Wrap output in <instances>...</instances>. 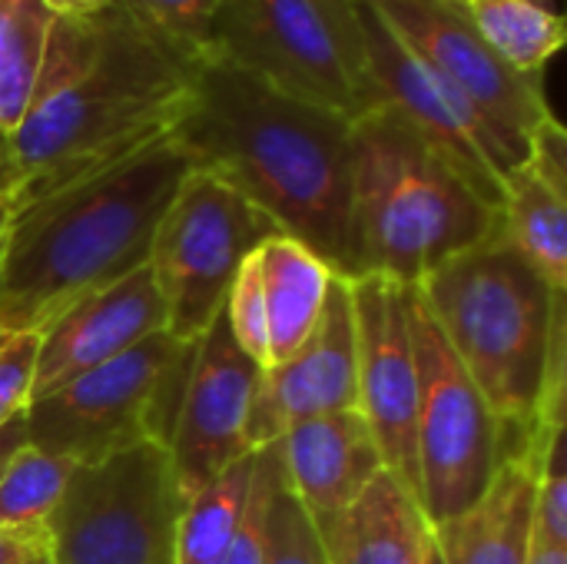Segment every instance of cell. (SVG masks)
Masks as SVG:
<instances>
[{"label": "cell", "instance_id": "12", "mask_svg": "<svg viewBox=\"0 0 567 564\" xmlns=\"http://www.w3.org/2000/svg\"><path fill=\"white\" fill-rule=\"evenodd\" d=\"M352 306L359 342V412L379 442L385 472H392L419 499V369L412 346V286L365 273L352 279Z\"/></svg>", "mask_w": 567, "mask_h": 564}, {"label": "cell", "instance_id": "28", "mask_svg": "<svg viewBox=\"0 0 567 564\" xmlns=\"http://www.w3.org/2000/svg\"><path fill=\"white\" fill-rule=\"evenodd\" d=\"M223 316H226L233 342L243 349V356H249V362L259 372H266L272 366V359H269V326H266V299H262L259 269H256V253L239 266V273L229 286Z\"/></svg>", "mask_w": 567, "mask_h": 564}, {"label": "cell", "instance_id": "11", "mask_svg": "<svg viewBox=\"0 0 567 564\" xmlns=\"http://www.w3.org/2000/svg\"><path fill=\"white\" fill-rule=\"evenodd\" d=\"M412 346L419 369V502L429 525H442L465 515L488 492L502 465V432L415 289Z\"/></svg>", "mask_w": 567, "mask_h": 564}, {"label": "cell", "instance_id": "8", "mask_svg": "<svg viewBox=\"0 0 567 564\" xmlns=\"http://www.w3.org/2000/svg\"><path fill=\"white\" fill-rule=\"evenodd\" d=\"M183 505L166 445L76 465L47 519L53 564H176Z\"/></svg>", "mask_w": 567, "mask_h": 564}, {"label": "cell", "instance_id": "35", "mask_svg": "<svg viewBox=\"0 0 567 564\" xmlns=\"http://www.w3.org/2000/svg\"><path fill=\"white\" fill-rule=\"evenodd\" d=\"M10 183H13V176H10V160H7V143L0 140V193H10Z\"/></svg>", "mask_w": 567, "mask_h": 564}, {"label": "cell", "instance_id": "36", "mask_svg": "<svg viewBox=\"0 0 567 564\" xmlns=\"http://www.w3.org/2000/svg\"><path fill=\"white\" fill-rule=\"evenodd\" d=\"M10 193H0V246H3V236H7V226H10Z\"/></svg>", "mask_w": 567, "mask_h": 564}, {"label": "cell", "instance_id": "37", "mask_svg": "<svg viewBox=\"0 0 567 564\" xmlns=\"http://www.w3.org/2000/svg\"><path fill=\"white\" fill-rule=\"evenodd\" d=\"M425 564H445L442 562V552H439V545H435V535L429 539V548H425Z\"/></svg>", "mask_w": 567, "mask_h": 564}, {"label": "cell", "instance_id": "30", "mask_svg": "<svg viewBox=\"0 0 567 564\" xmlns=\"http://www.w3.org/2000/svg\"><path fill=\"white\" fill-rule=\"evenodd\" d=\"M276 445V442H272ZM272 445L256 452V475L252 492L243 512V522L236 529L233 545L226 548L219 564H262V519H266V495H269V469H272Z\"/></svg>", "mask_w": 567, "mask_h": 564}, {"label": "cell", "instance_id": "5", "mask_svg": "<svg viewBox=\"0 0 567 564\" xmlns=\"http://www.w3.org/2000/svg\"><path fill=\"white\" fill-rule=\"evenodd\" d=\"M352 219L362 269L399 286L502 236V209L385 103L352 120Z\"/></svg>", "mask_w": 567, "mask_h": 564}, {"label": "cell", "instance_id": "21", "mask_svg": "<svg viewBox=\"0 0 567 564\" xmlns=\"http://www.w3.org/2000/svg\"><path fill=\"white\" fill-rule=\"evenodd\" d=\"M256 269L266 299L269 359L279 366L312 336L336 273L309 246L282 233L256 249Z\"/></svg>", "mask_w": 567, "mask_h": 564}, {"label": "cell", "instance_id": "26", "mask_svg": "<svg viewBox=\"0 0 567 564\" xmlns=\"http://www.w3.org/2000/svg\"><path fill=\"white\" fill-rule=\"evenodd\" d=\"M262 564H329L326 545L302 502L286 482L279 442L272 445L269 495L262 519Z\"/></svg>", "mask_w": 567, "mask_h": 564}, {"label": "cell", "instance_id": "10", "mask_svg": "<svg viewBox=\"0 0 567 564\" xmlns=\"http://www.w3.org/2000/svg\"><path fill=\"white\" fill-rule=\"evenodd\" d=\"M372 7L478 123L498 180L522 166L532 136L555 116L542 73H518L498 60L462 0H372Z\"/></svg>", "mask_w": 567, "mask_h": 564}, {"label": "cell", "instance_id": "34", "mask_svg": "<svg viewBox=\"0 0 567 564\" xmlns=\"http://www.w3.org/2000/svg\"><path fill=\"white\" fill-rule=\"evenodd\" d=\"M528 564H567V548H561V545H551V542H545V539H538V535H535Z\"/></svg>", "mask_w": 567, "mask_h": 564}, {"label": "cell", "instance_id": "24", "mask_svg": "<svg viewBox=\"0 0 567 564\" xmlns=\"http://www.w3.org/2000/svg\"><path fill=\"white\" fill-rule=\"evenodd\" d=\"M256 475V452L229 465L209 489L183 505L176 529V564H219L236 539Z\"/></svg>", "mask_w": 567, "mask_h": 564}, {"label": "cell", "instance_id": "15", "mask_svg": "<svg viewBox=\"0 0 567 564\" xmlns=\"http://www.w3.org/2000/svg\"><path fill=\"white\" fill-rule=\"evenodd\" d=\"M362 33H365V53H369V73L379 93V103L399 110L439 153H445L458 173L502 209V180L492 170L485 136L478 123L468 116V110L439 83V76L402 43V37L382 20V13L372 7V0H355Z\"/></svg>", "mask_w": 567, "mask_h": 564}, {"label": "cell", "instance_id": "23", "mask_svg": "<svg viewBox=\"0 0 567 564\" xmlns=\"http://www.w3.org/2000/svg\"><path fill=\"white\" fill-rule=\"evenodd\" d=\"M53 10L43 0H0V140L23 123L40 63L47 53Z\"/></svg>", "mask_w": 567, "mask_h": 564}, {"label": "cell", "instance_id": "1", "mask_svg": "<svg viewBox=\"0 0 567 564\" xmlns=\"http://www.w3.org/2000/svg\"><path fill=\"white\" fill-rule=\"evenodd\" d=\"M196 66L120 0L90 17H53L30 110L7 140L10 206L90 176L169 133Z\"/></svg>", "mask_w": 567, "mask_h": 564}, {"label": "cell", "instance_id": "3", "mask_svg": "<svg viewBox=\"0 0 567 564\" xmlns=\"http://www.w3.org/2000/svg\"><path fill=\"white\" fill-rule=\"evenodd\" d=\"M189 170L193 160L169 130L17 206L0 246V339L40 336L76 302L143 269L156 223Z\"/></svg>", "mask_w": 567, "mask_h": 564}, {"label": "cell", "instance_id": "14", "mask_svg": "<svg viewBox=\"0 0 567 564\" xmlns=\"http://www.w3.org/2000/svg\"><path fill=\"white\" fill-rule=\"evenodd\" d=\"M359 409V342L352 279L332 276L312 336L279 366L256 379L246 439L259 452L279 442L296 422Z\"/></svg>", "mask_w": 567, "mask_h": 564}, {"label": "cell", "instance_id": "27", "mask_svg": "<svg viewBox=\"0 0 567 564\" xmlns=\"http://www.w3.org/2000/svg\"><path fill=\"white\" fill-rule=\"evenodd\" d=\"M173 53L199 66L216 57V23L226 0H120Z\"/></svg>", "mask_w": 567, "mask_h": 564}, {"label": "cell", "instance_id": "20", "mask_svg": "<svg viewBox=\"0 0 567 564\" xmlns=\"http://www.w3.org/2000/svg\"><path fill=\"white\" fill-rule=\"evenodd\" d=\"M319 535L329 564H425L432 525L419 499L382 472Z\"/></svg>", "mask_w": 567, "mask_h": 564}, {"label": "cell", "instance_id": "19", "mask_svg": "<svg viewBox=\"0 0 567 564\" xmlns=\"http://www.w3.org/2000/svg\"><path fill=\"white\" fill-rule=\"evenodd\" d=\"M532 459H505L488 492L458 519L432 525L445 564H528L535 542Z\"/></svg>", "mask_w": 567, "mask_h": 564}, {"label": "cell", "instance_id": "6", "mask_svg": "<svg viewBox=\"0 0 567 564\" xmlns=\"http://www.w3.org/2000/svg\"><path fill=\"white\" fill-rule=\"evenodd\" d=\"M196 342L153 332L123 356L70 379L23 412L27 445L93 465L143 442L169 449Z\"/></svg>", "mask_w": 567, "mask_h": 564}, {"label": "cell", "instance_id": "22", "mask_svg": "<svg viewBox=\"0 0 567 564\" xmlns=\"http://www.w3.org/2000/svg\"><path fill=\"white\" fill-rule=\"evenodd\" d=\"M475 33L518 73H545L565 47V20L548 0H462Z\"/></svg>", "mask_w": 567, "mask_h": 564}, {"label": "cell", "instance_id": "33", "mask_svg": "<svg viewBox=\"0 0 567 564\" xmlns=\"http://www.w3.org/2000/svg\"><path fill=\"white\" fill-rule=\"evenodd\" d=\"M53 17H90V13H100L106 10L113 0H43Z\"/></svg>", "mask_w": 567, "mask_h": 564}, {"label": "cell", "instance_id": "25", "mask_svg": "<svg viewBox=\"0 0 567 564\" xmlns=\"http://www.w3.org/2000/svg\"><path fill=\"white\" fill-rule=\"evenodd\" d=\"M73 469L76 465L60 455L23 445L0 475V525H43Z\"/></svg>", "mask_w": 567, "mask_h": 564}, {"label": "cell", "instance_id": "32", "mask_svg": "<svg viewBox=\"0 0 567 564\" xmlns=\"http://www.w3.org/2000/svg\"><path fill=\"white\" fill-rule=\"evenodd\" d=\"M27 412V409H23ZM23 412L20 416H13L3 429H0V475H3V469H7V462L27 445V429H23Z\"/></svg>", "mask_w": 567, "mask_h": 564}, {"label": "cell", "instance_id": "2", "mask_svg": "<svg viewBox=\"0 0 567 564\" xmlns=\"http://www.w3.org/2000/svg\"><path fill=\"white\" fill-rule=\"evenodd\" d=\"M196 170L239 189L336 276H365L352 219V120L276 90L229 60L196 66L173 126Z\"/></svg>", "mask_w": 567, "mask_h": 564}, {"label": "cell", "instance_id": "29", "mask_svg": "<svg viewBox=\"0 0 567 564\" xmlns=\"http://www.w3.org/2000/svg\"><path fill=\"white\" fill-rule=\"evenodd\" d=\"M37 349H40L37 332H20V336L0 339V429L13 416H20L30 402Z\"/></svg>", "mask_w": 567, "mask_h": 564}, {"label": "cell", "instance_id": "18", "mask_svg": "<svg viewBox=\"0 0 567 564\" xmlns=\"http://www.w3.org/2000/svg\"><path fill=\"white\" fill-rule=\"evenodd\" d=\"M502 233L555 289L567 293V133L538 126L528 160L502 180Z\"/></svg>", "mask_w": 567, "mask_h": 564}, {"label": "cell", "instance_id": "17", "mask_svg": "<svg viewBox=\"0 0 567 564\" xmlns=\"http://www.w3.org/2000/svg\"><path fill=\"white\" fill-rule=\"evenodd\" d=\"M279 452L286 482L319 532L385 472L379 442L359 409L296 422L279 439Z\"/></svg>", "mask_w": 567, "mask_h": 564}, {"label": "cell", "instance_id": "13", "mask_svg": "<svg viewBox=\"0 0 567 564\" xmlns=\"http://www.w3.org/2000/svg\"><path fill=\"white\" fill-rule=\"evenodd\" d=\"M256 379L259 369L233 342L226 316L219 312L196 342L193 369L169 435V462L183 502L196 499L229 465L252 452L246 422Z\"/></svg>", "mask_w": 567, "mask_h": 564}, {"label": "cell", "instance_id": "4", "mask_svg": "<svg viewBox=\"0 0 567 564\" xmlns=\"http://www.w3.org/2000/svg\"><path fill=\"white\" fill-rule=\"evenodd\" d=\"M412 289L492 409L502 462L538 465V402L555 306L567 293H555L505 233L445 259Z\"/></svg>", "mask_w": 567, "mask_h": 564}, {"label": "cell", "instance_id": "9", "mask_svg": "<svg viewBox=\"0 0 567 564\" xmlns=\"http://www.w3.org/2000/svg\"><path fill=\"white\" fill-rule=\"evenodd\" d=\"M279 229L226 180L189 170L156 223L150 273L166 302V332L199 342L226 306L239 266Z\"/></svg>", "mask_w": 567, "mask_h": 564}, {"label": "cell", "instance_id": "31", "mask_svg": "<svg viewBox=\"0 0 567 564\" xmlns=\"http://www.w3.org/2000/svg\"><path fill=\"white\" fill-rule=\"evenodd\" d=\"M0 564H53V539L43 525H0Z\"/></svg>", "mask_w": 567, "mask_h": 564}, {"label": "cell", "instance_id": "16", "mask_svg": "<svg viewBox=\"0 0 567 564\" xmlns=\"http://www.w3.org/2000/svg\"><path fill=\"white\" fill-rule=\"evenodd\" d=\"M166 329V302L150 266L76 302L40 332L30 402L50 396L70 379L123 356L136 342ZM27 402V406H30Z\"/></svg>", "mask_w": 567, "mask_h": 564}, {"label": "cell", "instance_id": "7", "mask_svg": "<svg viewBox=\"0 0 567 564\" xmlns=\"http://www.w3.org/2000/svg\"><path fill=\"white\" fill-rule=\"evenodd\" d=\"M216 57L349 120L379 106L355 0H226Z\"/></svg>", "mask_w": 567, "mask_h": 564}]
</instances>
